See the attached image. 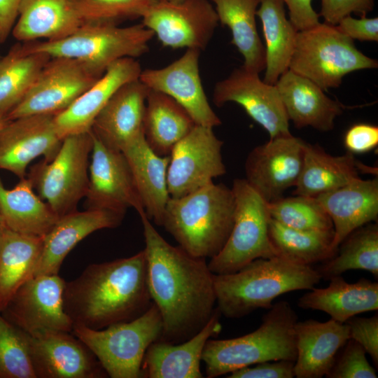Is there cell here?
<instances>
[{
  "label": "cell",
  "instance_id": "6da1fadb",
  "mask_svg": "<svg viewBox=\"0 0 378 378\" xmlns=\"http://www.w3.org/2000/svg\"><path fill=\"white\" fill-rule=\"evenodd\" d=\"M144 228L148 285L162 318L161 339L178 344L198 332L216 308L214 274L204 258L191 255L167 242L146 214Z\"/></svg>",
  "mask_w": 378,
  "mask_h": 378
},
{
  "label": "cell",
  "instance_id": "7a4b0ae2",
  "mask_svg": "<svg viewBox=\"0 0 378 378\" xmlns=\"http://www.w3.org/2000/svg\"><path fill=\"white\" fill-rule=\"evenodd\" d=\"M152 303L144 250L88 265L65 282L63 292L64 309L74 325L93 330L134 320Z\"/></svg>",
  "mask_w": 378,
  "mask_h": 378
},
{
  "label": "cell",
  "instance_id": "3957f363",
  "mask_svg": "<svg viewBox=\"0 0 378 378\" xmlns=\"http://www.w3.org/2000/svg\"><path fill=\"white\" fill-rule=\"evenodd\" d=\"M321 276L316 269L282 256L255 259L238 271L214 276L217 309L230 318L270 309L278 296L310 290Z\"/></svg>",
  "mask_w": 378,
  "mask_h": 378
},
{
  "label": "cell",
  "instance_id": "277c9868",
  "mask_svg": "<svg viewBox=\"0 0 378 378\" xmlns=\"http://www.w3.org/2000/svg\"><path fill=\"white\" fill-rule=\"evenodd\" d=\"M234 208L232 189L212 182L182 197H170L162 226L191 255L212 258L230 236Z\"/></svg>",
  "mask_w": 378,
  "mask_h": 378
},
{
  "label": "cell",
  "instance_id": "5b68a950",
  "mask_svg": "<svg viewBox=\"0 0 378 378\" xmlns=\"http://www.w3.org/2000/svg\"><path fill=\"white\" fill-rule=\"evenodd\" d=\"M268 309L254 331L232 339L207 340L202 356L206 377L215 378L265 361H295L296 312L285 300L273 303Z\"/></svg>",
  "mask_w": 378,
  "mask_h": 378
},
{
  "label": "cell",
  "instance_id": "8992f818",
  "mask_svg": "<svg viewBox=\"0 0 378 378\" xmlns=\"http://www.w3.org/2000/svg\"><path fill=\"white\" fill-rule=\"evenodd\" d=\"M377 66L337 25L319 22L298 31L288 69L328 90L338 88L351 72Z\"/></svg>",
  "mask_w": 378,
  "mask_h": 378
},
{
  "label": "cell",
  "instance_id": "52a82bcc",
  "mask_svg": "<svg viewBox=\"0 0 378 378\" xmlns=\"http://www.w3.org/2000/svg\"><path fill=\"white\" fill-rule=\"evenodd\" d=\"M154 36L142 23L128 27L85 22L70 36L57 41L24 42L29 52H40L51 57L78 59L101 74L115 61L137 58L149 50Z\"/></svg>",
  "mask_w": 378,
  "mask_h": 378
},
{
  "label": "cell",
  "instance_id": "ba28073f",
  "mask_svg": "<svg viewBox=\"0 0 378 378\" xmlns=\"http://www.w3.org/2000/svg\"><path fill=\"white\" fill-rule=\"evenodd\" d=\"M162 330V316L153 302L134 320L100 330L74 325L71 332L90 349L108 377L140 378L145 353L153 342L161 339Z\"/></svg>",
  "mask_w": 378,
  "mask_h": 378
},
{
  "label": "cell",
  "instance_id": "9c48e42d",
  "mask_svg": "<svg viewBox=\"0 0 378 378\" xmlns=\"http://www.w3.org/2000/svg\"><path fill=\"white\" fill-rule=\"evenodd\" d=\"M92 145L91 130L67 136L50 162L43 160L27 174L38 196L58 217L76 211L85 198Z\"/></svg>",
  "mask_w": 378,
  "mask_h": 378
},
{
  "label": "cell",
  "instance_id": "30bf717a",
  "mask_svg": "<svg viewBox=\"0 0 378 378\" xmlns=\"http://www.w3.org/2000/svg\"><path fill=\"white\" fill-rule=\"evenodd\" d=\"M234 223L221 251L208 266L215 274L235 272L258 258L277 255L269 237L267 203L245 178H235Z\"/></svg>",
  "mask_w": 378,
  "mask_h": 378
},
{
  "label": "cell",
  "instance_id": "8fae6325",
  "mask_svg": "<svg viewBox=\"0 0 378 378\" xmlns=\"http://www.w3.org/2000/svg\"><path fill=\"white\" fill-rule=\"evenodd\" d=\"M104 74L78 59L51 57L24 98L6 115L8 120L57 115L70 106Z\"/></svg>",
  "mask_w": 378,
  "mask_h": 378
},
{
  "label": "cell",
  "instance_id": "7c38bea8",
  "mask_svg": "<svg viewBox=\"0 0 378 378\" xmlns=\"http://www.w3.org/2000/svg\"><path fill=\"white\" fill-rule=\"evenodd\" d=\"M65 282L59 274L33 276L21 285L1 314L31 337L71 332L74 323L63 305Z\"/></svg>",
  "mask_w": 378,
  "mask_h": 378
},
{
  "label": "cell",
  "instance_id": "4fadbf2b",
  "mask_svg": "<svg viewBox=\"0 0 378 378\" xmlns=\"http://www.w3.org/2000/svg\"><path fill=\"white\" fill-rule=\"evenodd\" d=\"M164 47L204 50L218 25L210 0H155L142 17Z\"/></svg>",
  "mask_w": 378,
  "mask_h": 378
},
{
  "label": "cell",
  "instance_id": "5bb4252c",
  "mask_svg": "<svg viewBox=\"0 0 378 378\" xmlns=\"http://www.w3.org/2000/svg\"><path fill=\"white\" fill-rule=\"evenodd\" d=\"M223 142L210 127L195 125L173 147L167 169L171 197L197 190L225 174L222 157Z\"/></svg>",
  "mask_w": 378,
  "mask_h": 378
},
{
  "label": "cell",
  "instance_id": "9a60e30c",
  "mask_svg": "<svg viewBox=\"0 0 378 378\" xmlns=\"http://www.w3.org/2000/svg\"><path fill=\"white\" fill-rule=\"evenodd\" d=\"M92 136L89 182L85 196L86 209L125 213L132 208L139 216L146 214L123 153L104 145L93 133Z\"/></svg>",
  "mask_w": 378,
  "mask_h": 378
},
{
  "label": "cell",
  "instance_id": "2e32d148",
  "mask_svg": "<svg viewBox=\"0 0 378 378\" xmlns=\"http://www.w3.org/2000/svg\"><path fill=\"white\" fill-rule=\"evenodd\" d=\"M306 143L291 134L270 139L254 148L245 162L246 181L270 203L295 186L302 167Z\"/></svg>",
  "mask_w": 378,
  "mask_h": 378
},
{
  "label": "cell",
  "instance_id": "e0dca14e",
  "mask_svg": "<svg viewBox=\"0 0 378 378\" xmlns=\"http://www.w3.org/2000/svg\"><path fill=\"white\" fill-rule=\"evenodd\" d=\"M217 106L235 102L261 125L270 139L291 134L289 120L275 85L261 80L259 74L243 66L217 82L213 94Z\"/></svg>",
  "mask_w": 378,
  "mask_h": 378
},
{
  "label": "cell",
  "instance_id": "ac0fdd59",
  "mask_svg": "<svg viewBox=\"0 0 378 378\" xmlns=\"http://www.w3.org/2000/svg\"><path fill=\"white\" fill-rule=\"evenodd\" d=\"M200 51L188 48L164 67L142 70L139 78L149 89L173 98L196 125L214 128L222 122L210 106L203 88L199 69Z\"/></svg>",
  "mask_w": 378,
  "mask_h": 378
},
{
  "label": "cell",
  "instance_id": "d6986e66",
  "mask_svg": "<svg viewBox=\"0 0 378 378\" xmlns=\"http://www.w3.org/2000/svg\"><path fill=\"white\" fill-rule=\"evenodd\" d=\"M52 114H36L8 120L0 128V169L10 172L20 179L39 156L50 162L63 139L55 127Z\"/></svg>",
  "mask_w": 378,
  "mask_h": 378
},
{
  "label": "cell",
  "instance_id": "ffe728a7",
  "mask_svg": "<svg viewBox=\"0 0 378 378\" xmlns=\"http://www.w3.org/2000/svg\"><path fill=\"white\" fill-rule=\"evenodd\" d=\"M36 378H103L108 375L90 349L72 332L29 336Z\"/></svg>",
  "mask_w": 378,
  "mask_h": 378
},
{
  "label": "cell",
  "instance_id": "44dd1931",
  "mask_svg": "<svg viewBox=\"0 0 378 378\" xmlns=\"http://www.w3.org/2000/svg\"><path fill=\"white\" fill-rule=\"evenodd\" d=\"M141 66L136 58L125 57L111 64L104 74L70 106L54 117L61 139L88 132L99 111L124 84L138 79Z\"/></svg>",
  "mask_w": 378,
  "mask_h": 378
},
{
  "label": "cell",
  "instance_id": "7402d4cb",
  "mask_svg": "<svg viewBox=\"0 0 378 378\" xmlns=\"http://www.w3.org/2000/svg\"><path fill=\"white\" fill-rule=\"evenodd\" d=\"M125 213L109 209L78 210L63 215L43 237L42 253L34 275L58 274L68 253L91 233L119 226Z\"/></svg>",
  "mask_w": 378,
  "mask_h": 378
},
{
  "label": "cell",
  "instance_id": "603a6c76",
  "mask_svg": "<svg viewBox=\"0 0 378 378\" xmlns=\"http://www.w3.org/2000/svg\"><path fill=\"white\" fill-rule=\"evenodd\" d=\"M139 78L121 86L96 116L91 131L104 145L122 150L144 133L149 91Z\"/></svg>",
  "mask_w": 378,
  "mask_h": 378
},
{
  "label": "cell",
  "instance_id": "cb8c5ba5",
  "mask_svg": "<svg viewBox=\"0 0 378 378\" xmlns=\"http://www.w3.org/2000/svg\"><path fill=\"white\" fill-rule=\"evenodd\" d=\"M220 313L216 309L207 323L195 335L181 343L162 340L147 349L141 368L144 378H202L200 363L209 339L221 330Z\"/></svg>",
  "mask_w": 378,
  "mask_h": 378
},
{
  "label": "cell",
  "instance_id": "d4e9b609",
  "mask_svg": "<svg viewBox=\"0 0 378 378\" xmlns=\"http://www.w3.org/2000/svg\"><path fill=\"white\" fill-rule=\"evenodd\" d=\"M330 218L334 229L332 249L356 229L378 217V178L360 177L338 188L315 197Z\"/></svg>",
  "mask_w": 378,
  "mask_h": 378
},
{
  "label": "cell",
  "instance_id": "484cf974",
  "mask_svg": "<svg viewBox=\"0 0 378 378\" xmlns=\"http://www.w3.org/2000/svg\"><path fill=\"white\" fill-rule=\"evenodd\" d=\"M294 335L297 351L294 372L297 378L326 376L337 353L349 339L348 326L332 318L326 322L298 321Z\"/></svg>",
  "mask_w": 378,
  "mask_h": 378
},
{
  "label": "cell",
  "instance_id": "4316f807",
  "mask_svg": "<svg viewBox=\"0 0 378 378\" xmlns=\"http://www.w3.org/2000/svg\"><path fill=\"white\" fill-rule=\"evenodd\" d=\"M275 86L288 120L296 128L312 127L322 132L334 127L335 119L343 106L329 98L318 85L290 69L278 79Z\"/></svg>",
  "mask_w": 378,
  "mask_h": 378
},
{
  "label": "cell",
  "instance_id": "83f0119b",
  "mask_svg": "<svg viewBox=\"0 0 378 378\" xmlns=\"http://www.w3.org/2000/svg\"><path fill=\"white\" fill-rule=\"evenodd\" d=\"M131 169L146 216L162 226L170 198L167 189L169 155L156 153L142 133L122 150Z\"/></svg>",
  "mask_w": 378,
  "mask_h": 378
},
{
  "label": "cell",
  "instance_id": "f1b7e54d",
  "mask_svg": "<svg viewBox=\"0 0 378 378\" xmlns=\"http://www.w3.org/2000/svg\"><path fill=\"white\" fill-rule=\"evenodd\" d=\"M12 33L18 41H57L74 33L85 22L75 0H22Z\"/></svg>",
  "mask_w": 378,
  "mask_h": 378
},
{
  "label": "cell",
  "instance_id": "f546056e",
  "mask_svg": "<svg viewBox=\"0 0 378 378\" xmlns=\"http://www.w3.org/2000/svg\"><path fill=\"white\" fill-rule=\"evenodd\" d=\"M309 290L298 299V307L324 312L340 323L358 314L378 309V284L367 279L348 283L342 275L336 276L330 279L327 287H314Z\"/></svg>",
  "mask_w": 378,
  "mask_h": 378
},
{
  "label": "cell",
  "instance_id": "4dcf8cb0",
  "mask_svg": "<svg viewBox=\"0 0 378 378\" xmlns=\"http://www.w3.org/2000/svg\"><path fill=\"white\" fill-rule=\"evenodd\" d=\"M358 165L353 153L332 155L320 146L306 143L302 167L294 195L316 197L359 178Z\"/></svg>",
  "mask_w": 378,
  "mask_h": 378
},
{
  "label": "cell",
  "instance_id": "1f68e13d",
  "mask_svg": "<svg viewBox=\"0 0 378 378\" xmlns=\"http://www.w3.org/2000/svg\"><path fill=\"white\" fill-rule=\"evenodd\" d=\"M43 248V237L0 231V312L17 290L34 275Z\"/></svg>",
  "mask_w": 378,
  "mask_h": 378
},
{
  "label": "cell",
  "instance_id": "d6a6232c",
  "mask_svg": "<svg viewBox=\"0 0 378 378\" xmlns=\"http://www.w3.org/2000/svg\"><path fill=\"white\" fill-rule=\"evenodd\" d=\"M0 213L8 228L22 234L43 237L59 217L34 191L27 176L12 189L0 178Z\"/></svg>",
  "mask_w": 378,
  "mask_h": 378
},
{
  "label": "cell",
  "instance_id": "836d02e7",
  "mask_svg": "<svg viewBox=\"0 0 378 378\" xmlns=\"http://www.w3.org/2000/svg\"><path fill=\"white\" fill-rule=\"evenodd\" d=\"M196 124L188 113L167 94L149 90L144 118V133L158 155H169L174 145Z\"/></svg>",
  "mask_w": 378,
  "mask_h": 378
},
{
  "label": "cell",
  "instance_id": "e575fe53",
  "mask_svg": "<svg viewBox=\"0 0 378 378\" xmlns=\"http://www.w3.org/2000/svg\"><path fill=\"white\" fill-rule=\"evenodd\" d=\"M219 22L231 31L232 43L242 55V65L260 74L266 67L265 48L258 34L255 16L258 0H210Z\"/></svg>",
  "mask_w": 378,
  "mask_h": 378
},
{
  "label": "cell",
  "instance_id": "d590c367",
  "mask_svg": "<svg viewBox=\"0 0 378 378\" xmlns=\"http://www.w3.org/2000/svg\"><path fill=\"white\" fill-rule=\"evenodd\" d=\"M256 16L265 41L266 67L263 81L275 85L288 69L298 30L286 17L283 0H258Z\"/></svg>",
  "mask_w": 378,
  "mask_h": 378
},
{
  "label": "cell",
  "instance_id": "8d00e7d4",
  "mask_svg": "<svg viewBox=\"0 0 378 378\" xmlns=\"http://www.w3.org/2000/svg\"><path fill=\"white\" fill-rule=\"evenodd\" d=\"M50 58L27 51L24 43L16 44L0 58V113L7 115L24 98Z\"/></svg>",
  "mask_w": 378,
  "mask_h": 378
},
{
  "label": "cell",
  "instance_id": "74e56055",
  "mask_svg": "<svg viewBox=\"0 0 378 378\" xmlns=\"http://www.w3.org/2000/svg\"><path fill=\"white\" fill-rule=\"evenodd\" d=\"M352 270H365L378 276V225L365 224L351 232L339 245L335 255L316 270L321 279L330 280Z\"/></svg>",
  "mask_w": 378,
  "mask_h": 378
},
{
  "label": "cell",
  "instance_id": "f35d334b",
  "mask_svg": "<svg viewBox=\"0 0 378 378\" xmlns=\"http://www.w3.org/2000/svg\"><path fill=\"white\" fill-rule=\"evenodd\" d=\"M268 232L277 255L312 266L332 257L334 230L309 231L291 228L270 218Z\"/></svg>",
  "mask_w": 378,
  "mask_h": 378
},
{
  "label": "cell",
  "instance_id": "ab89813d",
  "mask_svg": "<svg viewBox=\"0 0 378 378\" xmlns=\"http://www.w3.org/2000/svg\"><path fill=\"white\" fill-rule=\"evenodd\" d=\"M270 218L287 227L309 231L334 230L332 220L316 197H283L267 203Z\"/></svg>",
  "mask_w": 378,
  "mask_h": 378
},
{
  "label": "cell",
  "instance_id": "60d3db41",
  "mask_svg": "<svg viewBox=\"0 0 378 378\" xmlns=\"http://www.w3.org/2000/svg\"><path fill=\"white\" fill-rule=\"evenodd\" d=\"M0 378H36L29 335L0 312Z\"/></svg>",
  "mask_w": 378,
  "mask_h": 378
},
{
  "label": "cell",
  "instance_id": "b9f144b4",
  "mask_svg": "<svg viewBox=\"0 0 378 378\" xmlns=\"http://www.w3.org/2000/svg\"><path fill=\"white\" fill-rule=\"evenodd\" d=\"M155 0H75L84 22L120 23L142 18Z\"/></svg>",
  "mask_w": 378,
  "mask_h": 378
},
{
  "label": "cell",
  "instance_id": "7bdbcfd3",
  "mask_svg": "<svg viewBox=\"0 0 378 378\" xmlns=\"http://www.w3.org/2000/svg\"><path fill=\"white\" fill-rule=\"evenodd\" d=\"M328 378H377L375 369L366 358L365 349L349 339L337 353Z\"/></svg>",
  "mask_w": 378,
  "mask_h": 378
},
{
  "label": "cell",
  "instance_id": "ee69618b",
  "mask_svg": "<svg viewBox=\"0 0 378 378\" xmlns=\"http://www.w3.org/2000/svg\"><path fill=\"white\" fill-rule=\"evenodd\" d=\"M345 323L349 328V339L357 342L378 365V314L371 317L353 316Z\"/></svg>",
  "mask_w": 378,
  "mask_h": 378
},
{
  "label": "cell",
  "instance_id": "f6af8a7d",
  "mask_svg": "<svg viewBox=\"0 0 378 378\" xmlns=\"http://www.w3.org/2000/svg\"><path fill=\"white\" fill-rule=\"evenodd\" d=\"M295 361L288 360L259 363L234 370L228 378H293Z\"/></svg>",
  "mask_w": 378,
  "mask_h": 378
},
{
  "label": "cell",
  "instance_id": "bcb514c9",
  "mask_svg": "<svg viewBox=\"0 0 378 378\" xmlns=\"http://www.w3.org/2000/svg\"><path fill=\"white\" fill-rule=\"evenodd\" d=\"M374 0H321L322 16L325 22L336 25L344 16L352 13L365 16L372 10Z\"/></svg>",
  "mask_w": 378,
  "mask_h": 378
},
{
  "label": "cell",
  "instance_id": "7dc6e473",
  "mask_svg": "<svg viewBox=\"0 0 378 378\" xmlns=\"http://www.w3.org/2000/svg\"><path fill=\"white\" fill-rule=\"evenodd\" d=\"M344 143L351 153L370 151L378 144V127L367 123L354 125L346 132Z\"/></svg>",
  "mask_w": 378,
  "mask_h": 378
},
{
  "label": "cell",
  "instance_id": "c3c4849f",
  "mask_svg": "<svg viewBox=\"0 0 378 378\" xmlns=\"http://www.w3.org/2000/svg\"><path fill=\"white\" fill-rule=\"evenodd\" d=\"M356 19L348 15L336 24L338 29L351 39L360 41H378V18L360 16Z\"/></svg>",
  "mask_w": 378,
  "mask_h": 378
},
{
  "label": "cell",
  "instance_id": "681fc988",
  "mask_svg": "<svg viewBox=\"0 0 378 378\" xmlns=\"http://www.w3.org/2000/svg\"><path fill=\"white\" fill-rule=\"evenodd\" d=\"M289 10V20L298 31L312 27L319 22V14L312 8V0H283Z\"/></svg>",
  "mask_w": 378,
  "mask_h": 378
},
{
  "label": "cell",
  "instance_id": "f907efd6",
  "mask_svg": "<svg viewBox=\"0 0 378 378\" xmlns=\"http://www.w3.org/2000/svg\"><path fill=\"white\" fill-rule=\"evenodd\" d=\"M22 0H0V43H4L14 27Z\"/></svg>",
  "mask_w": 378,
  "mask_h": 378
},
{
  "label": "cell",
  "instance_id": "816d5d0a",
  "mask_svg": "<svg viewBox=\"0 0 378 378\" xmlns=\"http://www.w3.org/2000/svg\"><path fill=\"white\" fill-rule=\"evenodd\" d=\"M8 121L6 114L0 113V128L2 127Z\"/></svg>",
  "mask_w": 378,
  "mask_h": 378
},
{
  "label": "cell",
  "instance_id": "f5cc1de1",
  "mask_svg": "<svg viewBox=\"0 0 378 378\" xmlns=\"http://www.w3.org/2000/svg\"><path fill=\"white\" fill-rule=\"evenodd\" d=\"M5 227L3 218L0 213V231Z\"/></svg>",
  "mask_w": 378,
  "mask_h": 378
},
{
  "label": "cell",
  "instance_id": "db71d44e",
  "mask_svg": "<svg viewBox=\"0 0 378 378\" xmlns=\"http://www.w3.org/2000/svg\"><path fill=\"white\" fill-rule=\"evenodd\" d=\"M169 1H181V0H169Z\"/></svg>",
  "mask_w": 378,
  "mask_h": 378
},
{
  "label": "cell",
  "instance_id": "11a10c76",
  "mask_svg": "<svg viewBox=\"0 0 378 378\" xmlns=\"http://www.w3.org/2000/svg\"><path fill=\"white\" fill-rule=\"evenodd\" d=\"M0 44H1V43H0ZM0 58H1V57H0Z\"/></svg>",
  "mask_w": 378,
  "mask_h": 378
}]
</instances>
